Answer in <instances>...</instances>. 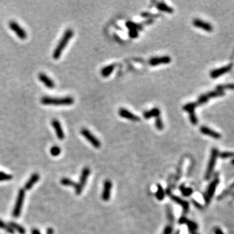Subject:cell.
<instances>
[{"instance_id":"6da1fadb","label":"cell","mask_w":234,"mask_h":234,"mask_svg":"<svg viewBox=\"0 0 234 234\" xmlns=\"http://www.w3.org/2000/svg\"><path fill=\"white\" fill-rule=\"evenodd\" d=\"M41 103L45 105H70L74 103V100L70 96H66L63 98H55L50 96H43L41 100Z\"/></svg>"},{"instance_id":"7a4b0ae2","label":"cell","mask_w":234,"mask_h":234,"mask_svg":"<svg viewBox=\"0 0 234 234\" xmlns=\"http://www.w3.org/2000/svg\"><path fill=\"white\" fill-rule=\"evenodd\" d=\"M74 35V32L70 29H68L65 31L64 35H63L61 40L57 44V47L53 51V57L54 59L57 60L59 58L61 53H63L64 48L66 47V45L68 44V42L70 41V39Z\"/></svg>"},{"instance_id":"3957f363","label":"cell","mask_w":234,"mask_h":234,"mask_svg":"<svg viewBox=\"0 0 234 234\" xmlns=\"http://www.w3.org/2000/svg\"><path fill=\"white\" fill-rule=\"evenodd\" d=\"M25 196V190L23 189H20L17 195L16 202L13 210V216L15 218H18L22 213V208L24 206V202Z\"/></svg>"},{"instance_id":"277c9868","label":"cell","mask_w":234,"mask_h":234,"mask_svg":"<svg viewBox=\"0 0 234 234\" xmlns=\"http://www.w3.org/2000/svg\"><path fill=\"white\" fill-rule=\"evenodd\" d=\"M91 170L89 167H85L84 169H83L80 176V181L78 183H76L75 187V191L77 195H80L82 192V191L85 186L87 179L89 178Z\"/></svg>"},{"instance_id":"5b68a950","label":"cell","mask_w":234,"mask_h":234,"mask_svg":"<svg viewBox=\"0 0 234 234\" xmlns=\"http://www.w3.org/2000/svg\"><path fill=\"white\" fill-rule=\"evenodd\" d=\"M218 155H219L218 150L217 148H213L212 152H211V158H210V159H209V163H208V168H207V170H206V176H205V177H206V180L209 179L210 177H211L212 172H213V170L214 169V165H215Z\"/></svg>"},{"instance_id":"8992f818","label":"cell","mask_w":234,"mask_h":234,"mask_svg":"<svg viewBox=\"0 0 234 234\" xmlns=\"http://www.w3.org/2000/svg\"><path fill=\"white\" fill-rule=\"evenodd\" d=\"M9 28L18 36L21 40H25L27 36V32L24 30V29L20 25L15 21H11L8 23Z\"/></svg>"},{"instance_id":"52a82bcc","label":"cell","mask_w":234,"mask_h":234,"mask_svg":"<svg viewBox=\"0 0 234 234\" xmlns=\"http://www.w3.org/2000/svg\"><path fill=\"white\" fill-rule=\"evenodd\" d=\"M81 133L84 137L92 145L93 147L96 148H100L101 143L100 141L92 133H91L89 130H88L87 129L85 128H83L81 130Z\"/></svg>"},{"instance_id":"ba28073f","label":"cell","mask_w":234,"mask_h":234,"mask_svg":"<svg viewBox=\"0 0 234 234\" xmlns=\"http://www.w3.org/2000/svg\"><path fill=\"white\" fill-rule=\"evenodd\" d=\"M197 106V105L196 102H195V103H187L186 105H185L183 106V110L188 112L189 113V119H190L191 122L194 125L197 124V123L198 122L197 117V116H196V114H195V113H194V108Z\"/></svg>"},{"instance_id":"9c48e42d","label":"cell","mask_w":234,"mask_h":234,"mask_svg":"<svg viewBox=\"0 0 234 234\" xmlns=\"http://www.w3.org/2000/svg\"><path fill=\"white\" fill-rule=\"evenodd\" d=\"M219 181V179L217 178H215V179H214L209 185V187L206 192V194L204 195V198L207 204L209 203V202H210L213 196L214 192H215Z\"/></svg>"},{"instance_id":"30bf717a","label":"cell","mask_w":234,"mask_h":234,"mask_svg":"<svg viewBox=\"0 0 234 234\" xmlns=\"http://www.w3.org/2000/svg\"><path fill=\"white\" fill-rule=\"evenodd\" d=\"M112 182L109 180H106L103 183V188L102 193V198L103 201H108L111 197L112 189Z\"/></svg>"},{"instance_id":"8fae6325","label":"cell","mask_w":234,"mask_h":234,"mask_svg":"<svg viewBox=\"0 0 234 234\" xmlns=\"http://www.w3.org/2000/svg\"><path fill=\"white\" fill-rule=\"evenodd\" d=\"M171 61V58L169 56H163L160 57H153L150 60L149 64L152 66H157L159 64H169Z\"/></svg>"},{"instance_id":"7c38bea8","label":"cell","mask_w":234,"mask_h":234,"mask_svg":"<svg viewBox=\"0 0 234 234\" xmlns=\"http://www.w3.org/2000/svg\"><path fill=\"white\" fill-rule=\"evenodd\" d=\"M52 125L53 126V128L55 130V133L57 135V138L60 140H63L64 138V131L62 128V126L61 123L59 122L58 120L57 119H53L52 121Z\"/></svg>"},{"instance_id":"4fadbf2b","label":"cell","mask_w":234,"mask_h":234,"mask_svg":"<svg viewBox=\"0 0 234 234\" xmlns=\"http://www.w3.org/2000/svg\"><path fill=\"white\" fill-rule=\"evenodd\" d=\"M232 66L233 64H230L227 66H223L220 68H218V69H215L214 70H212L211 72V74H210V75L212 78H217L224 74L227 73L228 72L230 71L231 70L232 68Z\"/></svg>"},{"instance_id":"5bb4252c","label":"cell","mask_w":234,"mask_h":234,"mask_svg":"<svg viewBox=\"0 0 234 234\" xmlns=\"http://www.w3.org/2000/svg\"><path fill=\"white\" fill-rule=\"evenodd\" d=\"M38 80H40L46 87H47L48 89H52L55 87V83L54 81L50 78V77H48L46 74L44 73H41L38 75Z\"/></svg>"},{"instance_id":"9a60e30c","label":"cell","mask_w":234,"mask_h":234,"mask_svg":"<svg viewBox=\"0 0 234 234\" xmlns=\"http://www.w3.org/2000/svg\"><path fill=\"white\" fill-rule=\"evenodd\" d=\"M119 114L121 117H122V118L127 119H128V120H131V121H135H135H139V118L137 116L135 115L134 114H133L130 111H128L125 109H124V108H122L119 110Z\"/></svg>"},{"instance_id":"2e32d148","label":"cell","mask_w":234,"mask_h":234,"mask_svg":"<svg viewBox=\"0 0 234 234\" xmlns=\"http://www.w3.org/2000/svg\"><path fill=\"white\" fill-rule=\"evenodd\" d=\"M193 24L197 27L202 29L203 30L208 32H211L213 30V27L210 24L203 22L200 19H194L193 20Z\"/></svg>"},{"instance_id":"e0dca14e","label":"cell","mask_w":234,"mask_h":234,"mask_svg":"<svg viewBox=\"0 0 234 234\" xmlns=\"http://www.w3.org/2000/svg\"><path fill=\"white\" fill-rule=\"evenodd\" d=\"M39 179H40V176H39L38 174H33L27 180V181L25 183L24 185V190H30L31 189H32L33 185L38 181Z\"/></svg>"},{"instance_id":"ac0fdd59","label":"cell","mask_w":234,"mask_h":234,"mask_svg":"<svg viewBox=\"0 0 234 234\" xmlns=\"http://www.w3.org/2000/svg\"><path fill=\"white\" fill-rule=\"evenodd\" d=\"M200 132L204 135H206L208 136H211V137L214 138V139H220L221 137V135L216 131H214L212 130H211L210 128H208V127H206V126H202L200 129Z\"/></svg>"},{"instance_id":"d6986e66","label":"cell","mask_w":234,"mask_h":234,"mask_svg":"<svg viewBox=\"0 0 234 234\" xmlns=\"http://www.w3.org/2000/svg\"><path fill=\"white\" fill-rule=\"evenodd\" d=\"M170 197H171V199L174 202L180 205V206L183 208L184 213H187L189 211V203L187 201H185V200L180 198V197H178L177 196H175V195H172Z\"/></svg>"},{"instance_id":"ffe728a7","label":"cell","mask_w":234,"mask_h":234,"mask_svg":"<svg viewBox=\"0 0 234 234\" xmlns=\"http://www.w3.org/2000/svg\"><path fill=\"white\" fill-rule=\"evenodd\" d=\"M159 114H160V110L159 109V108H158V107H155V108H153L150 111L145 112L143 116H144V119H148L152 118V117H156V118H157V117L159 116Z\"/></svg>"},{"instance_id":"44dd1931","label":"cell","mask_w":234,"mask_h":234,"mask_svg":"<svg viewBox=\"0 0 234 234\" xmlns=\"http://www.w3.org/2000/svg\"><path fill=\"white\" fill-rule=\"evenodd\" d=\"M184 224H187L188 228H189V231L191 234H197V232H196V230L198 228V226H197V224L196 223L190 220H188L187 219H185Z\"/></svg>"},{"instance_id":"7402d4cb","label":"cell","mask_w":234,"mask_h":234,"mask_svg":"<svg viewBox=\"0 0 234 234\" xmlns=\"http://www.w3.org/2000/svg\"><path fill=\"white\" fill-rule=\"evenodd\" d=\"M114 67H115V65L113 64H109L108 66L104 67L101 71L102 75L105 77H108L113 72V70L114 69Z\"/></svg>"},{"instance_id":"603a6c76","label":"cell","mask_w":234,"mask_h":234,"mask_svg":"<svg viewBox=\"0 0 234 234\" xmlns=\"http://www.w3.org/2000/svg\"><path fill=\"white\" fill-rule=\"evenodd\" d=\"M8 224L14 230V231L16 230L20 234H25V228L22 226L20 225V224H18V223H16L15 222H11L8 223Z\"/></svg>"},{"instance_id":"cb8c5ba5","label":"cell","mask_w":234,"mask_h":234,"mask_svg":"<svg viewBox=\"0 0 234 234\" xmlns=\"http://www.w3.org/2000/svg\"><path fill=\"white\" fill-rule=\"evenodd\" d=\"M156 7H157V8L159 10H160V11L165 12V13H173V12H174V9L170 7L169 6H168L167 5H166L164 3H161V2L157 4Z\"/></svg>"},{"instance_id":"d4e9b609","label":"cell","mask_w":234,"mask_h":234,"mask_svg":"<svg viewBox=\"0 0 234 234\" xmlns=\"http://www.w3.org/2000/svg\"><path fill=\"white\" fill-rule=\"evenodd\" d=\"M157 187H158V190H157V191H156L155 197H156V198H157V199L158 200L161 201L164 198L165 193H164V189H163V187L161 186V185L158 184L157 185Z\"/></svg>"},{"instance_id":"484cf974","label":"cell","mask_w":234,"mask_h":234,"mask_svg":"<svg viewBox=\"0 0 234 234\" xmlns=\"http://www.w3.org/2000/svg\"><path fill=\"white\" fill-rule=\"evenodd\" d=\"M225 94L224 91H211L209 92H208L206 94H205V96H206L208 99L211 98H215V97H220V96H223Z\"/></svg>"},{"instance_id":"4316f807","label":"cell","mask_w":234,"mask_h":234,"mask_svg":"<svg viewBox=\"0 0 234 234\" xmlns=\"http://www.w3.org/2000/svg\"><path fill=\"white\" fill-rule=\"evenodd\" d=\"M0 228L5 230L7 232L11 234H13L14 233V230L11 227V226L2 220H0Z\"/></svg>"},{"instance_id":"83f0119b","label":"cell","mask_w":234,"mask_h":234,"mask_svg":"<svg viewBox=\"0 0 234 234\" xmlns=\"http://www.w3.org/2000/svg\"><path fill=\"white\" fill-rule=\"evenodd\" d=\"M61 183L64 185V186H70V187H74L75 188L76 183L72 180L70 178H63L61 180Z\"/></svg>"},{"instance_id":"f1b7e54d","label":"cell","mask_w":234,"mask_h":234,"mask_svg":"<svg viewBox=\"0 0 234 234\" xmlns=\"http://www.w3.org/2000/svg\"><path fill=\"white\" fill-rule=\"evenodd\" d=\"M180 189L184 197H189L192 193V189L189 187H186L184 185V184L180 185Z\"/></svg>"},{"instance_id":"f546056e","label":"cell","mask_w":234,"mask_h":234,"mask_svg":"<svg viewBox=\"0 0 234 234\" xmlns=\"http://www.w3.org/2000/svg\"><path fill=\"white\" fill-rule=\"evenodd\" d=\"M216 90L223 91L224 90H234V84H224L219 85L216 87Z\"/></svg>"},{"instance_id":"4dcf8cb0","label":"cell","mask_w":234,"mask_h":234,"mask_svg":"<svg viewBox=\"0 0 234 234\" xmlns=\"http://www.w3.org/2000/svg\"><path fill=\"white\" fill-rule=\"evenodd\" d=\"M126 26L130 30H139V29H142V26L136 24L135 23H133L132 22H128L126 23Z\"/></svg>"},{"instance_id":"1f68e13d","label":"cell","mask_w":234,"mask_h":234,"mask_svg":"<svg viewBox=\"0 0 234 234\" xmlns=\"http://www.w3.org/2000/svg\"><path fill=\"white\" fill-rule=\"evenodd\" d=\"M13 179V176L7 174L2 171H0V181H9Z\"/></svg>"},{"instance_id":"d6a6232c","label":"cell","mask_w":234,"mask_h":234,"mask_svg":"<svg viewBox=\"0 0 234 234\" xmlns=\"http://www.w3.org/2000/svg\"><path fill=\"white\" fill-rule=\"evenodd\" d=\"M61 152V150L60 147H58L57 146H54L50 148V153L53 157H57V156L59 155Z\"/></svg>"},{"instance_id":"836d02e7","label":"cell","mask_w":234,"mask_h":234,"mask_svg":"<svg viewBox=\"0 0 234 234\" xmlns=\"http://www.w3.org/2000/svg\"><path fill=\"white\" fill-rule=\"evenodd\" d=\"M155 127L157 128L158 130H163V128H164V125H163V121L161 120V119L160 118L159 116L157 117L156 118V120H155Z\"/></svg>"},{"instance_id":"e575fe53","label":"cell","mask_w":234,"mask_h":234,"mask_svg":"<svg viewBox=\"0 0 234 234\" xmlns=\"http://www.w3.org/2000/svg\"><path fill=\"white\" fill-rule=\"evenodd\" d=\"M167 217L169 220L170 222H172L174 221V215H173V213H172V209L169 206H167Z\"/></svg>"},{"instance_id":"d590c367","label":"cell","mask_w":234,"mask_h":234,"mask_svg":"<svg viewBox=\"0 0 234 234\" xmlns=\"http://www.w3.org/2000/svg\"><path fill=\"white\" fill-rule=\"evenodd\" d=\"M172 232V227L170 225H168L165 226L163 234H171Z\"/></svg>"},{"instance_id":"8d00e7d4","label":"cell","mask_w":234,"mask_h":234,"mask_svg":"<svg viewBox=\"0 0 234 234\" xmlns=\"http://www.w3.org/2000/svg\"><path fill=\"white\" fill-rule=\"evenodd\" d=\"M220 156H221V158H230V157H233V156H234V153H231V152H224V153H221Z\"/></svg>"},{"instance_id":"74e56055","label":"cell","mask_w":234,"mask_h":234,"mask_svg":"<svg viewBox=\"0 0 234 234\" xmlns=\"http://www.w3.org/2000/svg\"><path fill=\"white\" fill-rule=\"evenodd\" d=\"M129 35L131 38H136L138 36V31L136 30H130Z\"/></svg>"},{"instance_id":"f35d334b","label":"cell","mask_w":234,"mask_h":234,"mask_svg":"<svg viewBox=\"0 0 234 234\" xmlns=\"http://www.w3.org/2000/svg\"><path fill=\"white\" fill-rule=\"evenodd\" d=\"M141 16L144 18H152V17H155V15H153L148 13H142Z\"/></svg>"},{"instance_id":"ab89813d","label":"cell","mask_w":234,"mask_h":234,"mask_svg":"<svg viewBox=\"0 0 234 234\" xmlns=\"http://www.w3.org/2000/svg\"><path fill=\"white\" fill-rule=\"evenodd\" d=\"M31 234H42L41 231L36 228H34L31 230Z\"/></svg>"},{"instance_id":"60d3db41","label":"cell","mask_w":234,"mask_h":234,"mask_svg":"<svg viewBox=\"0 0 234 234\" xmlns=\"http://www.w3.org/2000/svg\"><path fill=\"white\" fill-rule=\"evenodd\" d=\"M53 229L52 228H48L46 230V234H53Z\"/></svg>"},{"instance_id":"b9f144b4","label":"cell","mask_w":234,"mask_h":234,"mask_svg":"<svg viewBox=\"0 0 234 234\" xmlns=\"http://www.w3.org/2000/svg\"><path fill=\"white\" fill-rule=\"evenodd\" d=\"M192 202L193 204H194V206H196L197 208H199V209H200V208H202V206H200V203H198V202H196V201H195V200H192Z\"/></svg>"},{"instance_id":"7bdbcfd3","label":"cell","mask_w":234,"mask_h":234,"mask_svg":"<svg viewBox=\"0 0 234 234\" xmlns=\"http://www.w3.org/2000/svg\"><path fill=\"white\" fill-rule=\"evenodd\" d=\"M215 234H223V233L219 228H217L215 230Z\"/></svg>"},{"instance_id":"ee69618b","label":"cell","mask_w":234,"mask_h":234,"mask_svg":"<svg viewBox=\"0 0 234 234\" xmlns=\"http://www.w3.org/2000/svg\"><path fill=\"white\" fill-rule=\"evenodd\" d=\"M180 230H178V231H177L176 232L175 234H180Z\"/></svg>"}]
</instances>
